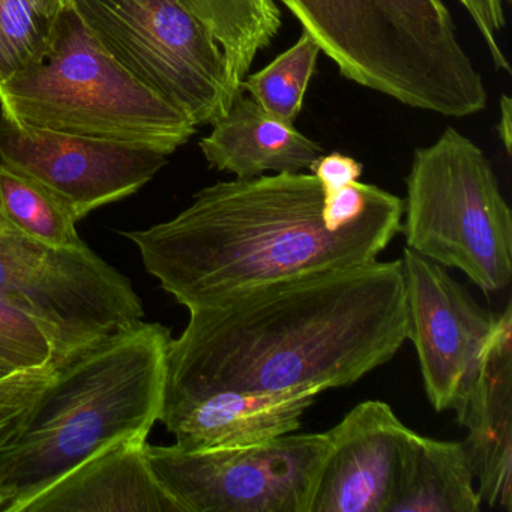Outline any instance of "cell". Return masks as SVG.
<instances>
[{"mask_svg": "<svg viewBox=\"0 0 512 512\" xmlns=\"http://www.w3.org/2000/svg\"><path fill=\"white\" fill-rule=\"evenodd\" d=\"M167 352L163 409L221 391L343 388L407 340L401 260L299 275L188 311Z\"/></svg>", "mask_w": 512, "mask_h": 512, "instance_id": "6da1fadb", "label": "cell"}, {"mask_svg": "<svg viewBox=\"0 0 512 512\" xmlns=\"http://www.w3.org/2000/svg\"><path fill=\"white\" fill-rule=\"evenodd\" d=\"M401 197L313 173L218 182L172 220L125 232L146 272L188 311L275 281L377 260L401 232Z\"/></svg>", "mask_w": 512, "mask_h": 512, "instance_id": "7a4b0ae2", "label": "cell"}, {"mask_svg": "<svg viewBox=\"0 0 512 512\" xmlns=\"http://www.w3.org/2000/svg\"><path fill=\"white\" fill-rule=\"evenodd\" d=\"M170 329L140 322L55 362L19 433L0 449V512L23 506L106 446L160 419Z\"/></svg>", "mask_w": 512, "mask_h": 512, "instance_id": "3957f363", "label": "cell"}, {"mask_svg": "<svg viewBox=\"0 0 512 512\" xmlns=\"http://www.w3.org/2000/svg\"><path fill=\"white\" fill-rule=\"evenodd\" d=\"M344 79L446 118L485 110L488 91L443 0H275Z\"/></svg>", "mask_w": 512, "mask_h": 512, "instance_id": "277c9868", "label": "cell"}, {"mask_svg": "<svg viewBox=\"0 0 512 512\" xmlns=\"http://www.w3.org/2000/svg\"><path fill=\"white\" fill-rule=\"evenodd\" d=\"M0 109L22 127L152 146L167 155L197 130L103 49L73 4L59 13L46 59L0 83Z\"/></svg>", "mask_w": 512, "mask_h": 512, "instance_id": "5b68a950", "label": "cell"}, {"mask_svg": "<svg viewBox=\"0 0 512 512\" xmlns=\"http://www.w3.org/2000/svg\"><path fill=\"white\" fill-rule=\"evenodd\" d=\"M407 248L460 269L482 292H499L512 280V212L493 164L454 127L413 152L406 178Z\"/></svg>", "mask_w": 512, "mask_h": 512, "instance_id": "8992f818", "label": "cell"}, {"mask_svg": "<svg viewBox=\"0 0 512 512\" xmlns=\"http://www.w3.org/2000/svg\"><path fill=\"white\" fill-rule=\"evenodd\" d=\"M73 8L109 55L196 127L229 113L236 98L223 52L179 0H73Z\"/></svg>", "mask_w": 512, "mask_h": 512, "instance_id": "52a82bcc", "label": "cell"}, {"mask_svg": "<svg viewBox=\"0 0 512 512\" xmlns=\"http://www.w3.org/2000/svg\"><path fill=\"white\" fill-rule=\"evenodd\" d=\"M0 301L31 316L49 335L55 362L145 317L127 275L88 245L49 247L0 211Z\"/></svg>", "mask_w": 512, "mask_h": 512, "instance_id": "ba28073f", "label": "cell"}, {"mask_svg": "<svg viewBox=\"0 0 512 512\" xmlns=\"http://www.w3.org/2000/svg\"><path fill=\"white\" fill-rule=\"evenodd\" d=\"M326 433H290L242 448L146 446L151 469L184 512H310Z\"/></svg>", "mask_w": 512, "mask_h": 512, "instance_id": "9c48e42d", "label": "cell"}, {"mask_svg": "<svg viewBox=\"0 0 512 512\" xmlns=\"http://www.w3.org/2000/svg\"><path fill=\"white\" fill-rule=\"evenodd\" d=\"M167 157L152 146L22 127L0 116V166L40 185L76 223L136 194Z\"/></svg>", "mask_w": 512, "mask_h": 512, "instance_id": "30bf717a", "label": "cell"}, {"mask_svg": "<svg viewBox=\"0 0 512 512\" xmlns=\"http://www.w3.org/2000/svg\"><path fill=\"white\" fill-rule=\"evenodd\" d=\"M407 340L436 412L454 410L478 368L497 313L482 310L443 266L404 248Z\"/></svg>", "mask_w": 512, "mask_h": 512, "instance_id": "8fae6325", "label": "cell"}, {"mask_svg": "<svg viewBox=\"0 0 512 512\" xmlns=\"http://www.w3.org/2000/svg\"><path fill=\"white\" fill-rule=\"evenodd\" d=\"M412 431L383 401L353 407L326 431L329 451L310 512H388Z\"/></svg>", "mask_w": 512, "mask_h": 512, "instance_id": "7c38bea8", "label": "cell"}, {"mask_svg": "<svg viewBox=\"0 0 512 512\" xmlns=\"http://www.w3.org/2000/svg\"><path fill=\"white\" fill-rule=\"evenodd\" d=\"M482 502L512 511V307L497 313L478 368L454 407Z\"/></svg>", "mask_w": 512, "mask_h": 512, "instance_id": "4fadbf2b", "label": "cell"}, {"mask_svg": "<svg viewBox=\"0 0 512 512\" xmlns=\"http://www.w3.org/2000/svg\"><path fill=\"white\" fill-rule=\"evenodd\" d=\"M148 436L119 440L65 473L22 512H184L146 455Z\"/></svg>", "mask_w": 512, "mask_h": 512, "instance_id": "5bb4252c", "label": "cell"}, {"mask_svg": "<svg viewBox=\"0 0 512 512\" xmlns=\"http://www.w3.org/2000/svg\"><path fill=\"white\" fill-rule=\"evenodd\" d=\"M319 391L254 394L221 391L163 409L158 421L185 451L259 445L301 428Z\"/></svg>", "mask_w": 512, "mask_h": 512, "instance_id": "9a60e30c", "label": "cell"}, {"mask_svg": "<svg viewBox=\"0 0 512 512\" xmlns=\"http://www.w3.org/2000/svg\"><path fill=\"white\" fill-rule=\"evenodd\" d=\"M199 146L209 166L236 179L268 172H305L323 155L319 143L308 139L295 125L272 118L253 98L242 94Z\"/></svg>", "mask_w": 512, "mask_h": 512, "instance_id": "2e32d148", "label": "cell"}, {"mask_svg": "<svg viewBox=\"0 0 512 512\" xmlns=\"http://www.w3.org/2000/svg\"><path fill=\"white\" fill-rule=\"evenodd\" d=\"M481 505L464 442L412 431L388 512H479Z\"/></svg>", "mask_w": 512, "mask_h": 512, "instance_id": "e0dca14e", "label": "cell"}, {"mask_svg": "<svg viewBox=\"0 0 512 512\" xmlns=\"http://www.w3.org/2000/svg\"><path fill=\"white\" fill-rule=\"evenodd\" d=\"M208 29L226 59L235 98L254 59L271 46L281 29L275 0H179Z\"/></svg>", "mask_w": 512, "mask_h": 512, "instance_id": "ac0fdd59", "label": "cell"}, {"mask_svg": "<svg viewBox=\"0 0 512 512\" xmlns=\"http://www.w3.org/2000/svg\"><path fill=\"white\" fill-rule=\"evenodd\" d=\"M0 211L26 235L49 247H85L67 209L31 179L0 166Z\"/></svg>", "mask_w": 512, "mask_h": 512, "instance_id": "d6986e66", "label": "cell"}, {"mask_svg": "<svg viewBox=\"0 0 512 512\" xmlns=\"http://www.w3.org/2000/svg\"><path fill=\"white\" fill-rule=\"evenodd\" d=\"M320 53L316 41L302 32L301 38L268 67L245 76L242 91H247L272 118L295 125Z\"/></svg>", "mask_w": 512, "mask_h": 512, "instance_id": "ffe728a7", "label": "cell"}, {"mask_svg": "<svg viewBox=\"0 0 512 512\" xmlns=\"http://www.w3.org/2000/svg\"><path fill=\"white\" fill-rule=\"evenodd\" d=\"M56 20L40 0H0V83L46 59Z\"/></svg>", "mask_w": 512, "mask_h": 512, "instance_id": "44dd1931", "label": "cell"}, {"mask_svg": "<svg viewBox=\"0 0 512 512\" xmlns=\"http://www.w3.org/2000/svg\"><path fill=\"white\" fill-rule=\"evenodd\" d=\"M55 364L25 368L0 377V449L23 427L26 416L49 385Z\"/></svg>", "mask_w": 512, "mask_h": 512, "instance_id": "7402d4cb", "label": "cell"}, {"mask_svg": "<svg viewBox=\"0 0 512 512\" xmlns=\"http://www.w3.org/2000/svg\"><path fill=\"white\" fill-rule=\"evenodd\" d=\"M362 170L364 167L355 158L347 157L340 152H332L317 158L310 173L316 176L325 193L331 194L359 181Z\"/></svg>", "mask_w": 512, "mask_h": 512, "instance_id": "603a6c76", "label": "cell"}, {"mask_svg": "<svg viewBox=\"0 0 512 512\" xmlns=\"http://www.w3.org/2000/svg\"><path fill=\"white\" fill-rule=\"evenodd\" d=\"M472 20L482 43L491 46L496 43L506 26L503 0H457Z\"/></svg>", "mask_w": 512, "mask_h": 512, "instance_id": "cb8c5ba5", "label": "cell"}, {"mask_svg": "<svg viewBox=\"0 0 512 512\" xmlns=\"http://www.w3.org/2000/svg\"><path fill=\"white\" fill-rule=\"evenodd\" d=\"M497 134L505 148L506 154L511 155L512 148V103L508 95L500 98V119Z\"/></svg>", "mask_w": 512, "mask_h": 512, "instance_id": "d4e9b609", "label": "cell"}, {"mask_svg": "<svg viewBox=\"0 0 512 512\" xmlns=\"http://www.w3.org/2000/svg\"><path fill=\"white\" fill-rule=\"evenodd\" d=\"M40 4L53 16H59L62 10L73 4V0H40Z\"/></svg>", "mask_w": 512, "mask_h": 512, "instance_id": "484cf974", "label": "cell"}, {"mask_svg": "<svg viewBox=\"0 0 512 512\" xmlns=\"http://www.w3.org/2000/svg\"><path fill=\"white\" fill-rule=\"evenodd\" d=\"M14 371H17V368L14 367L10 358L0 350V377L8 376V374L14 373Z\"/></svg>", "mask_w": 512, "mask_h": 512, "instance_id": "4316f807", "label": "cell"}]
</instances>
